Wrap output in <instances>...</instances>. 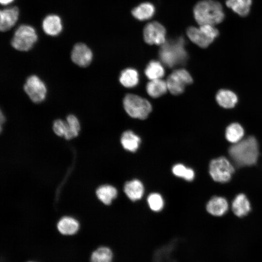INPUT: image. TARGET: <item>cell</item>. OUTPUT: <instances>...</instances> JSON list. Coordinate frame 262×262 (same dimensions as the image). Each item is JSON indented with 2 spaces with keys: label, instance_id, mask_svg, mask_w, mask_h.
<instances>
[{
  "label": "cell",
  "instance_id": "6da1fadb",
  "mask_svg": "<svg viewBox=\"0 0 262 262\" xmlns=\"http://www.w3.org/2000/svg\"><path fill=\"white\" fill-rule=\"evenodd\" d=\"M258 143L252 136L247 137L233 144L229 153L238 166L251 165L256 164L259 155Z\"/></svg>",
  "mask_w": 262,
  "mask_h": 262
},
{
  "label": "cell",
  "instance_id": "7a4b0ae2",
  "mask_svg": "<svg viewBox=\"0 0 262 262\" xmlns=\"http://www.w3.org/2000/svg\"><path fill=\"white\" fill-rule=\"evenodd\" d=\"M185 45V41L182 37L166 40L159 50L162 62L170 68L184 64L188 59Z\"/></svg>",
  "mask_w": 262,
  "mask_h": 262
},
{
  "label": "cell",
  "instance_id": "3957f363",
  "mask_svg": "<svg viewBox=\"0 0 262 262\" xmlns=\"http://www.w3.org/2000/svg\"><path fill=\"white\" fill-rule=\"evenodd\" d=\"M193 12L195 20L199 25L215 26L222 22L225 18L222 5L214 0H202L198 2Z\"/></svg>",
  "mask_w": 262,
  "mask_h": 262
},
{
  "label": "cell",
  "instance_id": "277c9868",
  "mask_svg": "<svg viewBox=\"0 0 262 262\" xmlns=\"http://www.w3.org/2000/svg\"><path fill=\"white\" fill-rule=\"evenodd\" d=\"M186 32L189 38L202 48L208 47L219 35L215 26L209 24L201 25L198 28L189 27Z\"/></svg>",
  "mask_w": 262,
  "mask_h": 262
},
{
  "label": "cell",
  "instance_id": "5b68a950",
  "mask_svg": "<svg viewBox=\"0 0 262 262\" xmlns=\"http://www.w3.org/2000/svg\"><path fill=\"white\" fill-rule=\"evenodd\" d=\"M123 105L128 115L135 118L146 119L152 110L151 105L147 100L134 94L127 95Z\"/></svg>",
  "mask_w": 262,
  "mask_h": 262
},
{
  "label": "cell",
  "instance_id": "8992f818",
  "mask_svg": "<svg viewBox=\"0 0 262 262\" xmlns=\"http://www.w3.org/2000/svg\"><path fill=\"white\" fill-rule=\"evenodd\" d=\"M37 39V34L33 27L21 25L15 31L11 44L17 50L27 51L33 47Z\"/></svg>",
  "mask_w": 262,
  "mask_h": 262
},
{
  "label": "cell",
  "instance_id": "52a82bcc",
  "mask_svg": "<svg viewBox=\"0 0 262 262\" xmlns=\"http://www.w3.org/2000/svg\"><path fill=\"white\" fill-rule=\"evenodd\" d=\"M234 172V167L225 157L213 159L210 163L209 172L212 179L215 181L222 183L228 182Z\"/></svg>",
  "mask_w": 262,
  "mask_h": 262
},
{
  "label": "cell",
  "instance_id": "ba28073f",
  "mask_svg": "<svg viewBox=\"0 0 262 262\" xmlns=\"http://www.w3.org/2000/svg\"><path fill=\"white\" fill-rule=\"evenodd\" d=\"M24 90L34 103H39L46 97L47 89L41 79L35 75L28 77L24 85Z\"/></svg>",
  "mask_w": 262,
  "mask_h": 262
},
{
  "label": "cell",
  "instance_id": "9c48e42d",
  "mask_svg": "<svg viewBox=\"0 0 262 262\" xmlns=\"http://www.w3.org/2000/svg\"><path fill=\"white\" fill-rule=\"evenodd\" d=\"M192 82L193 79L190 74L183 68L174 71L166 81L168 90L174 95L182 93L185 86Z\"/></svg>",
  "mask_w": 262,
  "mask_h": 262
},
{
  "label": "cell",
  "instance_id": "30bf717a",
  "mask_svg": "<svg viewBox=\"0 0 262 262\" xmlns=\"http://www.w3.org/2000/svg\"><path fill=\"white\" fill-rule=\"evenodd\" d=\"M145 42L150 45H162L166 41V30L163 25L157 21L147 24L143 31Z\"/></svg>",
  "mask_w": 262,
  "mask_h": 262
},
{
  "label": "cell",
  "instance_id": "8fae6325",
  "mask_svg": "<svg viewBox=\"0 0 262 262\" xmlns=\"http://www.w3.org/2000/svg\"><path fill=\"white\" fill-rule=\"evenodd\" d=\"M93 52L91 49L83 43L76 44L71 52L72 62L81 67H86L91 63Z\"/></svg>",
  "mask_w": 262,
  "mask_h": 262
},
{
  "label": "cell",
  "instance_id": "7c38bea8",
  "mask_svg": "<svg viewBox=\"0 0 262 262\" xmlns=\"http://www.w3.org/2000/svg\"><path fill=\"white\" fill-rule=\"evenodd\" d=\"M0 30L6 32L12 28L19 16V9L17 7L6 8L0 11Z\"/></svg>",
  "mask_w": 262,
  "mask_h": 262
},
{
  "label": "cell",
  "instance_id": "4fadbf2b",
  "mask_svg": "<svg viewBox=\"0 0 262 262\" xmlns=\"http://www.w3.org/2000/svg\"><path fill=\"white\" fill-rule=\"evenodd\" d=\"M42 28L47 34L53 36L57 35L63 29L61 19L57 15H48L43 21Z\"/></svg>",
  "mask_w": 262,
  "mask_h": 262
},
{
  "label": "cell",
  "instance_id": "5bb4252c",
  "mask_svg": "<svg viewBox=\"0 0 262 262\" xmlns=\"http://www.w3.org/2000/svg\"><path fill=\"white\" fill-rule=\"evenodd\" d=\"M228 202L225 198L214 196L207 203L206 209L209 213L213 215L221 216L228 211Z\"/></svg>",
  "mask_w": 262,
  "mask_h": 262
},
{
  "label": "cell",
  "instance_id": "9a60e30c",
  "mask_svg": "<svg viewBox=\"0 0 262 262\" xmlns=\"http://www.w3.org/2000/svg\"><path fill=\"white\" fill-rule=\"evenodd\" d=\"M216 100L218 104L226 109L233 108L238 102L236 94L228 89H221L216 95Z\"/></svg>",
  "mask_w": 262,
  "mask_h": 262
},
{
  "label": "cell",
  "instance_id": "2e32d148",
  "mask_svg": "<svg viewBox=\"0 0 262 262\" xmlns=\"http://www.w3.org/2000/svg\"><path fill=\"white\" fill-rule=\"evenodd\" d=\"M124 191L131 200L135 201L141 198L144 194V188L140 180H133L125 183Z\"/></svg>",
  "mask_w": 262,
  "mask_h": 262
},
{
  "label": "cell",
  "instance_id": "e0dca14e",
  "mask_svg": "<svg viewBox=\"0 0 262 262\" xmlns=\"http://www.w3.org/2000/svg\"><path fill=\"white\" fill-rule=\"evenodd\" d=\"M232 210L239 217L244 216L249 213L250 203L244 194H240L236 196L232 203Z\"/></svg>",
  "mask_w": 262,
  "mask_h": 262
},
{
  "label": "cell",
  "instance_id": "ac0fdd59",
  "mask_svg": "<svg viewBox=\"0 0 262 262\" xmlns=\"http://www.w3.org/2000/svg\"><path fill=\"white\" fill-rule=\"evenodd\" d=\"M252 0H227L226 5L241 16H246L249 13Z\"/></svg>",
  "mask_w": 262,
  "mask_h": 262
},
{
  "label": "cell",
  "instance_id": "d6986e66",
  "mask_svg": "<svg viewBox=\"0 0 262 262\" xmlns=\"http://www.w3.org/2000/svg\"><path fill=\"white\" fill-rule=\"evenodd\" d=\"M79 228V224L78 221L69 217L62 218L57 224L59 231L65 235L74 234L78 231Z\"/></svg>",
  "mask_w": 262,
  "mask_h": 262
},
{
  "label": "cell",
  "instance_id": "ffe728a7",
  "mask_svg": "<svg viewBox=\"0 0 262 262\" xmlns=\"http://www.w3.org/2000/svg\"><path fill=\"white\" fill-rule=\"evenodd\" d=\"M141 139L133 131H127L123 132L121 137V143L127 150L134 152L139 147Z\"/></svg>",
  "mask_w": 262,
  "mask_h": 262
},
{
  "label": "cell",
  "instance_id": "44dd1931",
  "mask_svg": "<svg viewBox=\"0 0 262 262\" xmlns=\"http://www.w3.org/2000/svg\"><path fill=\"white\" fill-rule=\"evenodd\" d=\"M131 13L133 16L138 20H147L150 18L154 15L155 7L151 3L144 2L134 8Z\"/></svg>",
  "mask_w": 262,
  "mask_h": 262
},
{
  "label": "cell",
  "instance_id": "7402d4cb",
  "mask_svg": "<svg viewBox=\"0 0 262 262\" xmlns=\"http://www.w3.org/2000/svg\"><path fill=\"white\" fill-rule=\"evenodd\" d=\"M148 94L152 98H158L164 94L168 90L166 82L161 79L151 80L147 85Z\"/></svg>",
  "mask_w": 262,
  "mask_h": 262
},
{
  "label": "cell",
  "instance_id": "603a6c76",
  "mask_svg": "<svg viewBox=\"0 0 262 262\" xmlns=\"http://www.w3.org/2000/svg\"><path fill=\"white\" fill-rule=\"evenodd\" d=\"M119 81L126 87H133L138 83V73L136 70L133 68H127L121 73L119 77Z\"/></svg>",
  "mask_w": 262,
  "mask_h": 262
},
{
  "label": "cell",
  "instance_id": "cb8c5ba5",
  "mask_svg": "<svg viewBox=\"0 0 262 262\" xmlns=\"http://www.w3.org/2000/svg\"><path fill=\"white\" fill-rule=\"evenodd\" d=\"M117 190L109 185L100 186L96 191L98 198L104 204L109 205L117 196Z\"/></svg>",
  "mask_w": 262,
  "mask_h": 262
},
{
  "label": "cell",
  "instance_id": "d4e9b609",
  "mask_svg": "<svg viewBox=\"0 0 262 262\" xmlns=\"http://www.w3.org/2000/svg\"><path fill=\"white\" fill-rule=\"evenodd\" d=\"M244 135V130L238 123L230 124L226 130L225 136L227 140L233 144L241 141Z\"/></svg>",
  "mask_w": 262,
  "mask_h": 262
},
{
  "label": "cell",
  "instance_id": "484cf974",
  "mask_svg": "<svg viewBox=\"0 0 262 262\" xmlns=\"http://www.w3.org/2000/svg\"><path fill=\"white\" fill-rule=\"evenodd\" d=\"M113 257V252L110 248L100 246L92 252L90 262H112Z\"/></svg>",
  "mask_w": 262,
  "mask_h": 262
},
{
  "label": "cell",
  "instance_id": "4316f807",
  "mask_svg": "<svg viewBox=\"0 0 262 262\" xmlns=\"http://www.w3.org/2000/svg\"><path fill=\"white\" fill-rule=\"evenodd\" d=\"M145 73L150 80L161 79L164 74V70L162 64L157 61H151L147 66Z\"/></svg>",
  "mask_w": 262,
  "mask_h": 262
},
{
  "label": "cell",
  "instance_id": "83f0119b",
  "mask_svg": "<svg viewBox=\"0 0 262 262\" xmlns=\"http://www.w3.org/2000/svg\"><path fill=\"white\" fill-rule=\"evenodd\" d=\"M67 131L64 136L66 140H70L78 136L80 130V124L77 117L73 115L66 117Z\"/></svg>",
  "mask_w": 262,
  "mask_h": 262
},
{
  "label": "cell",
  "instance_id": "f1b7e54d",
  "mask_svg": "<svg viewBox=\"0 0 262 262\" xmlns=\"http://www.w3.org/2000/svg\"><path fill=\"white\" fill-rule=\"evenodd\" d=\"M172 172L175 176L183 178L188 181L192 180L195 177L194 171L192 169L186 167L180 164H175L173 167Z\"/></svg>",
  "mask_w": 262,
  "mask_h": 262
},
{
  "label": "cell",
  "instance_id": "f546056e",
  "mask_svg": "<svg viewBox=\"0 0 262 262\" xmlns=\"http://www.w3.org/2000/svg\"><path fill=\"white\" fill-rule=\"evenodd\" d=\"M148 205L153 211L158 212L161 210L164 206V200L162 196L157 193H152L147 197Z\"/></svg>",
  "mask_w": 262,
  "mask_h": 262
},
{
  "label": "cell",
  "instance_id": "4dcf8cb0",
  "mask_svg": "<svg viewBox=\"0 0 262 262\" xmlns=\"http://www.w3.org/2000/svg\"><path fill=\"white\" fill-rule=\"evenodd\" d=\"M52 129L54 133L59 136H65L67 131V123L66 121L58 119L54 120Z\"/></svg>",
  "mask_w": 262,
  "mask_h": 262
},
{
  "label": "cell",
  "instance_id": "1f68e13d",
  "mask_svg": "<svg viewBox=\"0 0 262 262\" xmlns=\"http://www.w3.org/2000/svg\"><path fill=\"white\" fill-rule=\"evenodd\" d=\"M14 0H0V3L2 5H6L11 3Z\"/></svg>",
  "mask_w": 262,
  "mask_h": 262
},
{
  "label": "cell",
  "instance_id": "d6a6232c",
  "mask_svg": "<svg viewBox=\"0 0 262 262\" xmlns=\"http://www.w3.org/2000/svg\"><path fill=\"white\" fill-rule=\"evenodd\" d=\"M35 262V261H28V262Z\"/></svg>",
  "mask_w": 262,
  "mask_h": 262
}]
</instances>
